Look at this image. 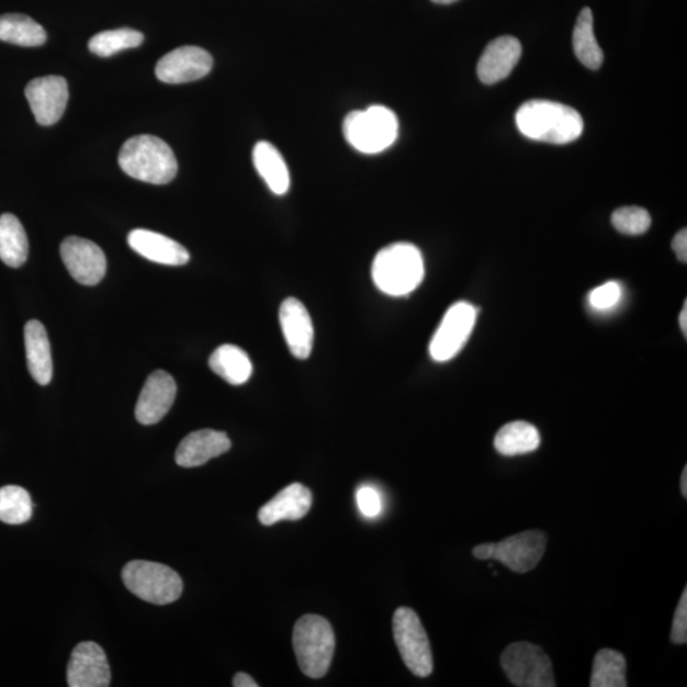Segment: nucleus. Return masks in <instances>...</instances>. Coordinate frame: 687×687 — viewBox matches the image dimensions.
Here are the masks:
<instances>
[{"label": "nucleus", "instance_id": "f257e3e1", "mask_svg": "<svg viewBox=\"0 0 687 687\" xmlns=\"http://www.w3.org/2000/svg\"><path fill=\"white\" fill-rule=\"evenodd\" d=\"M516 124L525 137L551 144L577 140L585 127L577 110L545 100L523 103L517 111Z\"/></svg>", "mask_w": 687, "mask_h": 687}, {"label": "nucleus", "instance_id": "f03ea898", "mask_svg": "<svg viewBox=\"0 0 687 687\" xmlns=\"http://www.w3.org/2000/svg\"><path fill=\"white\" fill-rule=\"evenodd\" d=\"M119 165L131 178L154 185L170 183L179 170L169 144L154 135H137L126 140L120 149Z\"/></svg>", "mask_w": 687, "mask_h": 687}, {"label": "nucleus", "instance_id": "7ed1b4c3", "mask_svg": "<svg viewBox=\"0 0 687 687\" xmlns=\"http://www.w3.org/2000/svg\"><path fill=\"white\" fill-rule=\"evenodd\" d=\"M425 274V260L418 247L412 244L390 245L373 260V282L391 297H404L417 290Z\"/></svg>", "mask_w": 687, "mask_h": 687}, {"label": "nucleus", "instance_id": "20e7f679", "mask_svg": "<svg viewBox=\"0 0 687 687\" xmlns=\"http://www.w3.org/2000/svg\"><path fill=\"white\" fill-rule=\"evenodd\" d=\"M293 649L303 674L322 678L331 666L335 635L330 622L318 615H305L293 630Z\"/></svg>", "mask_w": 687, "mask_h": 687}, {"label": "nucleus", "instance_id": "39448f33", "mask_svg": "<svg viewBox=\"0 0 687 687\" xmlns=\"http://www.w3.org/2000/svg\"><path fill=\"white\" fill-rule=\"evenodd\" d=\"M344 137L351 147L364 155H378L397 139L398 122L394 111L371 106L350 113L342 124Z\"/></svg>", "mask_w": 687, "mask_h": 687}, {"label": "nucleus", "instance_id": "423d86ee", "mask_svg": "<svg viewBox=\"0 0 687 687\" xmlns=\"http://www.w3.org/2000/svg\"><path fill=\"white\" fill-rule=\"evenodd\" d=\"M124 585L132 594L155 605H167L179 600L183 585L180 575L170 566L134 561L124 566Z\"/></svg>", "mask_w": 687, "mask_h": 687}, {"label": "nucleus", "instance_id": "0eeeda50", "mask_svg": "<svg viewBox=\"0 0 687 687\" xmlns=\"http://www.w3.org/2000/svg\"><path fill=\"white\" fill-rule=\"evenodd\" d=\"M548 537L539 530L514 534L495 544H482L473 550L478 561H498L515 573H527L537 568L545 554Z\"/></svg>", "mask_w": 687, "mask_h": 687}, {"label": "nucleus", "instance_id": "6e6552de", "mask_svg": "<svg viewBox=\"0 0 687 687\" xmlns=\"http://www.w3.org/2000/svg\"><path fill=\"white\" fill-rule=\"evenodd\" d=\"M508 680L518 687H554L553 663L541 646L529 642L509 644L500 656Z\"/></svg>", "mask_w": 687, "mask_h": 687}, {"label": "nucleus", "instance_id": "1a4fd4ad", "mask_svg": "<svg viewBox=\"0 0 687 687\" xmlns=\"http://www.w3.org/2000/svg\"><path fill=\"white\" fill-rule=\"evenodd\" d=\"M394 638L407 668L415 676L428 677L433 673V656L427 631L414 610L401 607L394 613Z\"/></svg>", "mask_w": 687, "mask_h": 687}, {"label": "nucleus", "instance_id": "9d476101", "mask_svg": "<svg viewBox=\"0 0 687 687\" xmlns=\"http://www.w3.org/2000/svg\"><path fill=\"white\" fill-rule=\"evenodd\" d=\"M477 309L468 302H458L447 311L431 338L430 357L443 363L457 357L465 347L476 323Z\"/></svg>", "mask_w": 687, "mask_h": 687}, {"label": "nucleus", "instance_id": "9b49d317", "mask_svg": "<svg viewBox=\"0 0 687 687\" xmlns=\"http://www.w3.org/2000/svg\"><path fill=\"white\" fill-rule=\"evenodd\" d=\"M64 266L79 284L98 285L106 274L105 252L90 239L71 236L60 246Z\"/></svg>", "mask_w": 687, "mask_h": 687}, {"label": "nucleus", "instance_id": "f8f14e48", "mask_svg": "<svg viewBox=\"0 0 687 687\" xmlns=\"http://www.w3.org/2000/svg\"><path fill=\"white\" fill-rule=\"evenodd\" d=\"M32 114L43 126L57 124L69 100L68 83L60 76H47L31 81L25 90Z\"/></svg>", "mask_w": 687, "mask_h": 687}, {"label": "nucleus", "instance_id": "ddd939ff", "mask_svg": "<svg viewBox=\"0 0 687 687\" xmlns=\"http://www.w3.org/2000/svg\"><path fill=\"white\" fill-rule=\"evenodd\" d=\"M212 68L210 53L198 46H182L157 63L156 76L164 83L181 85L204 78Z\"/></svg>", "mask_w": 687, "mask_h": 687}, {"label": "nucleus", "instance_id": "4468645a", "mask_svg": "<svg viewBox=\"0 0 687 687\" xmlns=\"http://www.w3.org/2000/svg\"><path fill=\"white\" fill-rule=\"evenodd\" d=\"M67 680L70 687H108L111 682L105 652L99 644H78L68 663Z\"/></svg>", "mask_w": 687, "mask_h": 687}, {"label": "nucleus", "instance_id": "2eb2a0df", "mask_svg": "<svg viewBox=\"0 0 687 687\" xmlns=\"http://www.w3.org/2000/svg\"><path fill=\"white\" fill-rule=\"evenodd\" d=\"M176 393H178V386L170 373L165 371L151 373L135 406V418L143 426H154L161 421L170 412Z\"/></svg>", "mask_w": 687, "mask_h": 687}, {"label": "nucleus", "instance_id": "dca6fc26", "mask_svg": "<svg viewBox=\"0 0 687 687\" xmlns=\"http://www.w3.org/2000/svg\"><path fill=\"white\" fill-rule=\"evenodd\" d=\"M279 322L291 353L307 359L314 348L315 330L306 306L297 299H286L279 309Z\"/></svg>", "mask_w": 687, "mask_h": 687}, {"label": "nucleus", "instance_id": "f3484780", "mask_svg": "<svg viewBox=\"0 0 687 687\" xmlns=\"http://www.w3.org/2000/svg\"><path fill=\"white\" fill-rule=\"evenodd\" d=\"M522 55V45L514 36L495 38L485 47L477 63V76L484 85H495L506 79Z\"/></svg>", "mask_w": 687, "mask_h": 687}, {"label": "nucleus", "instance_id": "a211bd4d", "mask_svg": "<svg viewBox=\"0 0 687 687\" xmlns=\"http://www.w3.org/2000/svg\"><path fill=\"white\" fill-rule=\"evenodd\" d=\"M229 450L230 441L225 431L202 429L182 439L174 459L181 468H198Z\"/></svg>", "mask_w": 687, "mask_h": 687}, {"label": "nucleus", "instance_id": "6ab92c4d", "mask_svg": "<svg viewBox=\"0 0 687 687\" xmlns=\"http://www.w3.org/2000/svg\"><path fill=\"white\" fill-rule=\"evenodd\" d=\"M127 244L144 259L162 266L181 267L190 260L185 247L154 230L134 229L127 236Z\"/></svg>", "mask_w": 687, "mask_h": 687}, {"label": "nucleus", "instance_id": "aec40b11", "mask_svg": "<svg viewBox=\"0 0 687 687\" xmlns=\"http://www.w3.org/2000/svg\"><path fill=\"white\" fill-rule=\"evenodd\" d=\"M313 493L305 485H288L259 510V521L271 526L281 521H299L313 507Z\"/></svg>", "mask_w": 687, "mask_h": 687}, {"label": "nucleus", "instance_id": "412c9836", "mask_svg": "<svg viewBox=\"0 0 687 687\" xmlns=\"http://www.w3.org/2000/svg\"><path fill=\"white\" fill-rule=\"evenodd\" d=\"M25 347L29 371L38 385H49L53 379V358L49 337L44 325L31 319L25 326Z\"/></svg>", "mask_w": 687, "mask_h": 687}, {"label": "nucleus", "instance_id": "4be33fe9", "mask_svg": "<svg viewBox=\"0 0 687 687\" xmlns=\"http://www.w3.org/2000/svg\"><path fill=\"white\" fill-rule=\"evenodd\" d=\"M254 165L262 180L275 195H284L290 190L291 176L284 158L268 142H259L252 151Z\"/></svg>", "mask_w": 687, "mask_h": 687}, {"label": "nucleus", "instance_id": "5701e85b", "mask_svg": "<svg viewBox=\"0 0 687 687\" xmlns=\"http://www.w3.org/2000/svg\"><path fill=\"white\" fill-rule=\"evenodd\" d=\"M540 444L541 436L538 428L521 420L508 423L494 438L495 450L506 458L537 451Z\"/></svg>", "mask_w": 687, "mask_h": 687}, {"label": "nucleus", "instance_id": "b1692460", "mask_svg": "<svg viewBox=\"0 0 687 687\" xmlns=\"http://www.w3.org/2000/svg\"><path fill=\"white\" fill-rule=\"evenodd\" d=\"M211 370L230 385H244L252 374V362L246 351L234 344H225L213 351Z\"/></svg>", "mask_w": 687, "mask_h": 687}, {"label": "nucleus", "instance_id": "393cba45", "mask_svg": "<svg viewBox=\"0 0 687 687\" xmlns=\"http://www.w3.org/2000/svg\"><path fill=\"white\" fill-rule=\"evenodd\" d=\"M29 258L25 228L15 215H0V260L11 268H20Z\"/></svg>", "mask_w": 687, "mask_h": 687}, {"label": "nucleus", "instance_id": "a878e982", "mask_svg": "<svg viewBox=\"0 0 687 687\" xmlns=\"http://www.w3.org/2000/svg\"><path fill=\"white\" fill-rule=\"evenodd\" d=\"M46 31L26 14L8 13L0 15V42L35 47L46 43Z\"/></svg>", "mask_w": 687, "mask_h": 687}, {"label": "nucleus", "instance_id": "bb28decb", "mask_svg": "<svg viewBox=\"0 0 687 687\" xmlns=\"http://www.w3.org/2000/svg\"><path fill=\"white\" fill-rule=\"evenodd\" d=\"M573 49L583 66L597 70L602 66L604 53L594 31V14L590 8H583L573 31Z\"/></svg>", "mask_w": 687, "mask_h": 687}, {"label": "nucleus", "instance_id": "cd10ccee", "mask_svg": "<svg viewBox=\"0 0 687 687\" xmlns=\"http://www.w3.org/2000/svg\"><path fill=\"white\" fill-rule=\"evenodd\" d=\"M589 685L590 687L628 686L626 657L613 650L597 652Z\"/></svg>", "mask_w": 687, "mask_h": 687}, {"label": "nucleus", "instance_id": "c85d7f7f", "mask_svg": "<svg viewBox=\"0 0 687 687\" xmlns=\"http://www.w3.org/2000/svg\"><path fill=\"white\" fill-rule=\"evenodd\" d=\"M143 42L142 32L132 29H119L103 31L94 35L88 43V47L98 57L109 58L120 52L134 49V47L140 46Z\"/></svg>", "mask_w": 687, "mask_h": 687}, {"label": "nucleus", "instance_id": "c756f323", "mask_svg": "<svg viewBox=\"0 0 687 687\" xmlns=\"http://www.w3.org/2000/svg\"><path fill=\"white\" fill-rule=\"evenodd\" d=\"M30 494L21 486L8 485L0 487V521L8 525H21L32 516Z\"/></svg>", "mask_w": 687, "mask_h": 687}, {"label": "nucleus", "instance_id": "7c9ffc66", "mask_svg": "<svg viewBox=\"0 0 687 687\" xmlns=\"http://www.w3.org/2000/svg\"><path fill=\"white\" fill-rule=\"evenodd\" d=\"M611 221L620 234L629 236L643 235L652 225L650 213L639 206L619 207L613 212Z\"/></svg>", "mask_w": 687, "mask_h": 687}, {"label": "nucleus", "instance_id": "2f4dec72", "mask_svg": "<svg viewBox=\"0 0 687 687\" xmlns=\"http://www.w3.org/2000/svg\"><path fill=\"white\" fill-rule=\"evenodd\" d=\"M622 299V286L617 282H607L589 293V306L597 311H609L618 306Z\"/></svg>", "mask_w": 687, "mask_h": 687}, {"label": "nucleus", "instance_id": "473e14b6", "mask_svg": "<svg viewBox=\"0 0 687 687\" xmlns=\"http://www.w3.org/2000/svg\"><path fill=\"white\" fill-rule=\"evenodd\" d=\"M359 510L367 518H375L381 514L382 500L378 491L371 486H363L357 492Z\"/></svg>", "mask_w": 687, "mask_h": 687}, {"label": "nucleus", "instance_id": "72a5a7b5", "mask_svg": "<svg viewBox=\"0 0 687 687\" xmlns=\"http://www.w3.org/2000/svg\"><path fill=\"white\" fill-rule=\"evenodd\" d=\"M671 641L683 645L687 643V588L685 587L680 601L674 617L673 631H671Z\"/></svg>", "mask_w": 687, "mask_h": 687}, {"label": "nucleus", "instance_id": "f704fd0d", "mask_svg": "<svg viewBox=\"0 0 687 687\" xmlns=\"http://www.w3.org/2000/svg\"><path fill=\"white\" fill-rule=\"evenodd\" d=\"M673 249L677 255L678 260L686 263L687 261V232L686 229H682L675 236L673 241Z\"/></svg>", "mask_w": 687, "mask_h": 687}, {"label": "nucleus", "instance_id": "c9c22d12", "mask_svg": "<svg viewBox=\"0 0 687 687\" xmlns=\"http://www.w3.org/2000/svg\"><path fill=\"white\" fill-rule=\"evenodd\" d=\"M234 686L235 687H258L259 685L257 684V682L254 680V678L250 675H247L245 673H238L234 677Z\"/></svg>", "mask_w": 687, "mask_h": 687}, {"label": "nucleus", "instance_id": "e433bc0d", "mask_svg": "<svg viewBox=\"0 0 687 687\" xmlns=\"http://www.w3.org/2000/svg\"><path fill=\"white\" fill-rule=\"evenodd\" d=\"M678 322H680V327L682 330L686 337V333H687V302H685L684 308L680 314V319H678Z\"/></svg>", "mask_w": 687, "mask_h": 687}, {"label": "nucleus", "instance_id": "4c0bfd02", "mask_svg": "<svg viewBox=\"0 0 687 687\" xmlns=\"http://www.w3.org/2000/svg\"><path fill=\"white\" fill-rule=\"evenodd\" d=\"M682 494L687 498V466L684 468L682 475Z\"/></svg>", "mask_w": 687, "mask_h": 687}, {"label": "nucleus", "instance_id": "58836bf2", "mask_svg": "<svg viewBox=\"0 0 687 687\" xmlns=\"http://www.w3.org/2000/svg\"><path fill=\"white\" fill-rule=\"evenodd\" d=\"M431 2L437 4H452L454 2H458V0H431Z\"/></svg>", "mask_w": 687, "mask_h": 687}]
</instances>
